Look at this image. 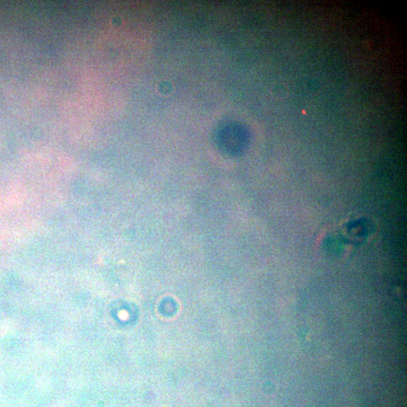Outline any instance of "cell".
<instances>
[{"mask_svg":"<svg viewBox=\"0 0 407 407\" xmlns=\"http://www.w3.org/2000/svg\"><path fill=\"white\" fill-rule=\"evenodd\" d=\"M274 96L277 98H285L288 95V90L285 86L278 85L272 89Z\"/></svg>","mask_w":407,"mask_h":407,"instance_id":"cell-1","label":"cell"}]
</instances>
